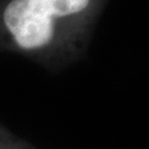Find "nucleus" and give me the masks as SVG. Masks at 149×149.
<instances>
[{"mask_svg":"<svg viewBox=\"0 0 149 149\" xmlns=\"http://www.w3.org/2000/svg\"><path fill=\"white\" fill-rule=\"evenodd\" d=\"M88 4L90 0H10L1 11V25L19 49L41 50L54 41L57 20L83 11Z\"/></svg>","mask_w":149,"mask_h":149,"instance_id":"obj_1","label":"nucleus"},{"mask_svg":"<svg viewBox=\"0 0 149 149\" xmlns=\"http://www.w3.org/2000/svg\"><path fill=\"white\" fill-rule=\"evenodd\" d=\"M0 149H20V148H16V147L11 146V144L8 143L5 141V138H3L1 134H0Z\"/></svg>","mask_w":149,"mask_h":149,"instance_id":"obj_2","label":"nucleus"}]
</instances>
